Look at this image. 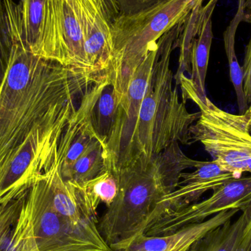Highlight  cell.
Masks as SVG:
<instances>
[{"label": "cell", "mask_w": 251, "mask_h": 251, "mask_svg": "<svg viewBox=\"0 0 251 251\" xmlns=\"http://www.w3.org/2000/svg\"><path fill=\"white\" fill-rule=\"evenodd\" d=\"M98 78L32 54L16 38L0 86V174L38 127L70 119Z\"/></svg>", "instance_id": "6da1fadb"}, {"label": "cell", "mask_w": 251, "mask_h": 251, "mask_svg": "<svg viewBox=\"0 0 251 251\" xmlns=\"http://www.w3.org/2000/svg\"><path fill=\"white\" fill-rule=\"evenodd\" d=\"M195 162L174 143L147 165H134L116 176L117 196L98 224L113 251H125L144 234L157 218L162 199L177 188L181 174Z\"/></svg>", "instance_id": "7a4b0ae2"}, {"label": "cell", "mask_w": 251, "mask_h": 251, "mask_svg": "<svg viewBox=\"0 0 251 251\" xmlns=\"http://www.w3.org/2000/svg\"><path fill=\"white\" fill-rule=\"evenodd\" d=\"M185 22L178 24L158 40L157 59L122 171L134 165H147L174 143H192L190 127L199 119L200 113H190L185 102L180 101L173 87L170 67L171 54L178 47Z\"/></svg>", "instance_id": "3957f363"}, {"label": "cell", "mask_w": 251, "mask_h": 251, "mask_svg": "<svg viewBox=\"0 0 251 251\" xmlns=\"http://www.w3.org/2000/svg\"><path fill=\"white\" fill-rule=\"evenodd\" d=\"M205 0H163L136 14L121 13L112 29L113 54L106 78L116 90L119 101L133 74L164 34L186 22Z\"/></svg>", "instance_id": "277c9868"}, {"label": "cell", "mask_w": 251, "mask_h": 251, "mask_svg": "<svg viewBox=\"0 0 251 251\" xmlns=\"http://www.w3.org/2000/svg\"><path fill=\"white\" fill-rule=\"evenodd\" d=\"M0 251H114L60 215L41 176L26 193L16 224Z\"/></svg>", "instance_id": "5b68a950"}, {"label": "cell", "mask_w": 251, "mask_h": 251, "mask_svg": "<svg viewBox=\"0 0 251 251\" xmlns=\"http://www.w3.org/2000/svg\"><path fill=\"white\" fill-rule=\"evenodd\" d=\"M183 101H193L200 116L190 127L192 143L200 142L212 160L234 178L251 174V104L243 114H233L215 105L208 97L199 98L190 78L180 75Z\"/></svg>", "instance_id": "8992f818"}, {"label": "cell", "mask_w": 251, "mask_h": 251, "mask_svg": "<svg viewBox=\"0 0 251 251\" xmlns=\"http://www.w3.org/2000/svg\"><path fill=\"white\" fill-rule=\"evenodd\" d=\"M82 23V0H46L41 33L32 54L90 72Z\"/></svg>", "instance_id": "52a82bcc"}, {"label": "cell", "mask_w": 251, "mask_h": 251, "mask_svg": "<svg viewBox=\"0 0 251 251\" xmlns=\"http://www.w3.org/2000/svg\"><path fill=\"white\" fill-rule=\"evenodd\" d=\"M158 52L156 43L133 74L125 95L119 102L114 125L104 149L106 170L115 176L123 167Z\"/></svg>", "instance_id": "ba28073f"}, {"label": "cell", "mask_w": 251, "mask_h": 251, "mask_svg": "<svg viewBox=\"0 0 251 251\" xmlns=\"http://www.w3.org/2000/svg\"><path fill=\"white\" fill-rule=\"evenodd\" d=\"M251 204V177L232 178L213 190L207 199L164 214L153 221L144 235L171 234L190 224L203 222L217 214L231 209L244 211Z\"/></svg>", "instance_id": "9c48e42d"}, {"label": "cell", "mask_w": 251, "mask_h": 251, "mask_svg": "<svg viewBox=\"0 0 251 251\" xmlns=\"http://www.w3.org/2000/svg\"><path fill=\"white\" fill-rule=\"evenodd\" d=\"M116 0H82L84 51L90 72L105 79L113 54L112 29L121 15Z\"/></svg>", "instance_id": "30bf717a"}, {"label": "cell", "mask_w": 251, "mask_h": 251, "mask_svg": "<svg viewBox=\"0 0 251 251\" xmlns=\"http://www.w3.org/2000/svg\"><path fill=\"white\" fill-rule=\"evenodd\" d=\"M107 81L106 79L95 84L81 98L79 107L63 130L54 159L63 179L81 156L101 143L93 126L92 111Z\"/></svg>", "instance_id": "8fae6325"}, {"label": "cell", "mask_w": 251, "mask_h": 251, "mask_svg": "<svg viewBox=\"0 0 251 251\" xmlns=\"http://www.w3.org/2000/svg\"><path fill=\"white\" fill-rule=\"evenodd\" d=\"M194 168V172L182 173L177 188L162 199L156 219L167 212L196 203L206 192L235 178L214 160H196Z\"/></svg>", "instance_id": "7c38bea8"}, {"label": "cell", "mask_w": 251, "mask_h": 251, "mask_svg": "<svg viewBox=\"0 0 251 251\" xmlns=\"http://www.w3.org/2000/svg\"><path fill=\"white\" fill-rule=\"evenodd\" d=\"M246 0H238L237 13L224 32V47L229 66L230 78L237 95L240 114L246 113L249 105L243 88V69L239 64L235 50V38L239 25L242 22L251 23V13L246 8Z\"/></svg>", "instance_id": "4fadbf2b"}, {"label": "cell", "mask_w": 251, "mask_h": 251, "mask_svg": "<svg viewBox=\"0 0 251 251\" xmlns=\"http://www.w3.org/2000/svg\"><path fill=\"white\" fill-rule=\"evenodd\" d=\"M206 13V12H205ZM213 13H206L201 26L196 38L193 39L190 50L191 79L199 98H206V78L209 54L213 39L212 16Z\"/></svg>", "instance_id": "5bb4252c"}, {"label": "cell", "mask_w": 251, "mask_h": 251, "mask_svg": "<svg viewBox=\"0 0 251 251\" xmlns=\"http://www.w3.org/2000/svg\"><path fill=\"white\" fill-rule=\"evenodd\" d=\"M251 217V204L236 221L231 220L208 232L190 251H237L243 231Z\"/></svg>", "instance_id": "9a60e30c"}, {"label": "cell", "mask_w": 251, "mask_h": 251, "mask_svg": "<svg viewBox=\"0 0 251 251\" xmlns=\"http://www.w3.org/2000/svg\"><path fill=\"white\" fill-rule=\"evenodd\" d=\"M22 33L20 16L14 0H0V86L9 67L16 38Z\"/></svg>", "instance_id": "2e32d148"}, {"label": "cell", "mask_w": 251, "mask_h": 251, "mask_svg": "<svg viewBox=\"0 0 251 251\" xmlns=\"http://www.w3.org/2000/svg\"><path fill=\"white\" fill-rule=\"evenodd\" d=\"M119 100L116 90L107 81L92 111L93 126L104 149L114 125Z\"/></svg>", "instance_id": "e0dca14e"}, {"label": "cell", "mask_w": 251, "mask_h": 251, "mask_svg": "<svg viewBox=\"0 0 251 251\" xmlns=\"http://www.w3.org/2000/svg\"><path fill=\"white\" fill-rule=\"evenodd\" d=\"M46 0H19L22 35L25 47L32 52L39 39Z\"/></svg>", "instance_id": "ac0fdd59"}, {"label": "cell", "mask_w": 251, "mask_h": 251, "mask_svg": "<svg viewBox=\"0 0 251 251\" xmlns=\"http://www.w3.org/2000/svg\"><path fill=\"white\" fill-rule=\"evenodd\" d=\"M106 171L104 146L98 143L76 160L65 180L82 185Z\"/></svg>", "instance_id": "d6986e66"}, {"label": "cell", "mask_w": 251, "mask_h": 251, "mask_svg": "<svg viewBox=\"0 0 251 251\" xmlns=\"http://www.w3.org/2000/svg\"><path fill=\"white\" fill-rule=\"evenodd\" d=\"M82 187L93 207L97 210L101 203L107 207L113 203L117 196L118 180L113 173L106 171L82 184Z\"/></svg>", "instance_id": "ffe728a7"}, {"label": "cell", "mask_w": 251, "mask_h": 251, "mask_svg": "<svg viewBox=\"0 0 251 251\" xmlns=\"http://www.w3.org/2000/svg\"><path fill=\"white\" fill-rule=\"evenodd\" d=\"M26 193L0 206V251L7 242L16 224Z\"/></svg>", "instance_id": "44dd1931"}, {"label": "cell", "mask_w": 251, "mask_h": 251, "mask_svg": "<svg viewBox=\"0 0 251 251\" xmlns=\"http://www.w3.org/2000/svg\"><path fill=\"white\" fill-rule=\"evenodd\" d=\"M122 14H136L150 8L163 0H116Z\"/></svg>", "instance_id": "7402d4cb"}, {"label": "cell", "mask_w": 251, "mask_h": 251, "mask_svg": "<svg viewBox=\"0 0 251 251\" xmlns=\"http://www.w3.org/2000/svg\"><path fill=\"white\" fill-rule=\"evenodd\" d=\"M242 69L245 83L251 87V36L249 44L246 47V55Z\"/></svg>", "instance_id": "603a6c76"}, {"label": "cell", "mask_w": 251, "mask_h": 251, "mask_svg": "<svg viewBox=\"0 0 251 251\" xmlns=\"http://www.w3.org/2000/svg\"><path fill=\"white\" fill-rule=\"evenodd\" d=\"M237 251H251V217L243 231Z\"/></svg>", "instance_id": "cb8c5ba5"}, {"label": "cell", "mask_w": 251, "mask_h": 251, "mask_svg": "<svg viewBox=\"0 0 251 251\" xmlns=\"http://www.w3.org/2000/svg\"><path fill=\"white\" fill-rule=\"evenodd\" d=\"M218 1V0H209L207 4L204 5L205 8L209 9V10H215Z\"/></svg>", "instance_id": "d4e9b609"}, {"label": "cell", "mask_w": 251, "mask_h": 251, "mask_svg": "<svg viewBox=\"0 0 251 251\" xmlns=\"http://www.w3.org/2000/svg\"><path fill=\"white\" fill-rule=\"evenodd\" d=\"M194 245V244H193ZM193 245H189V246H183V247L179 248V249H176V250L171 251H189L191 249L192 246Z\"/></svg>", "instance_id": "484cf974"}, {"label": "cell", "mask_w": 251, "mask_h": 251, "mask_svg": "<svg viewBox=\"0 0 251 251\" xmlns=\"http://www.w3.org/2000/svg\"><path fill=\"white\" fill-rule=\"evenodd\" d=\"M246 8L249 11H251V0H246Z\"/></svg>", "instance_id": "4316f807"}, {"label": "cell", "mask_w": 251, "mask_h": 251, "mask_svg": "<svg viewBox=\"0 0 251 251\" xmlns=\"http://www.w3.org/2000/svg\"></svg>", "instance_id": "83f0119b"}, {"label": "cell", "mask_w": 251, "mask_h": 251, "mask_svg": "<svg viewBox=\"0 0 251 251\" xmlns=\"http://www.w3.org/2000/svg\"></svg>", "instance_id": "f1b7e54d"}]
</instances>
